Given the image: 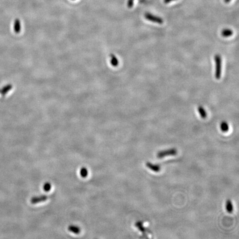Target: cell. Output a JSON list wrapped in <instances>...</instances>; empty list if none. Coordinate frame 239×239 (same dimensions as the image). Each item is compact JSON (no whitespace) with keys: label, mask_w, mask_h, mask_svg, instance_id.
I'll use <instances>...</instances> for the list:
<instances>
[{"label":"cell","mask_w":239,"mask_h":239,"mask_svg":"<svg viewBox=\"0 0 239 239\" xmlns=\"http://www.w3.org/2000/svg\"><path fill=\"white\" fill-rule=\"evenodd\" d=\"M232 34H233V32L232 30L230 29H224L221 32V35L223 37H230L231 36H232Z\"/></svg>","instance_id":"cell-8"},{"label":"cell","mask_w":239,"mask_h":239,"mask_svg":"<svg viewBox=\"0 0 239 239\" xmlns=\"http://www.w3.org/2000/svg\"><path fill=\"white\" fill-rule=\"evenodd\" d=\"M146 165L149 170L154 171L155 172H158L159 170H161L160 166L157 165V164H153L150 162H147L146 163Z\"/></svg>","instance_id":"cell-5"},{"label":"cell","mask_w":239,"mask_h":239,"mask_svg":"<svg viewBox=\"0 0 239 239\" xmlns=\"http://www.w3.org/2000/svg\"><path fill=\"white\" fill-rule=\"evenodd\" d=\"M48 199V197L46 196H41L39 197H33L31 200V203H32L33 204H37L38 203L42 202H44V201H46Z\"/></svg>","instance_id":"cell-4"},{"label":"cell","mask_w":239,"mask_h":239,"mask_svg":"<svg viewBox=\"0 0 239 239\" xmlns=\"http://www.w3.org/2000/svg\"><path fill=\"white\" fill-rule=\"evenodd\" d=\"M175 1V0H164V3H170L172 1Z\"/></svg>","instance_id":"cell-17"},{"label":"cell","mask_w":239,"mask_h":239,"mask_svg":"<svg viewBox=\"0 0 239 239\" xmlns=\"http://www.w3.org/2000/svg\"><path fill=\"white\" fill-rule=\"evenodd\" d=\"M177 153V149L175 148H170V149H167V150L158 152L157 154V157L158 158H161L169 156H175Z\"/></svg>","instance_id":"cell-2"},{"label":"cell","mask_w":239,"mask_h":239,"mask_svg":"<svg viewBox=\"0 0 239 239\" xmlns=\"http://www.w3.org/2000/svg\"><path fill=\"white\" fill-rule=\"evenodd\" d=\"M68 230L75 234H78L81 232V229L77 226L70 225L68 227Z\"/></svg>","instance_id":"cell-7"},{"label":"cell","mask_w":239,"mask_h":239,"mask_svg":"<svg viewBox=\"0 0 239 239\" xmlns=\"http://www.w3.org/2000/svg\"><path fill=\"white\" fill-rule=\"evenodd\" d=\"M135 226H136V228H138V230H140L141 232H142L143 234H145L146 232H147V231L150 232L149 231H147V229L145 228V227L143 226V223H142V222H141V221H138V222L136 223V224H135Z\"/></svg>","instance_id":"cell-6"},{"label":"cell","mask_w":239,"mask_h":239,"mask_svg":"<svg viewBox=\"0 0 239 239\" xmlns=\"http://www.w3.org/2000/svg\"><path fill=\"white\" fill-rule=\"evenodd\" d=\"M133 1H134V0H129V1H128V2H127V6H128L129 8H131V7L133 6Z\"/></svg>","instance_id":"cell-16"},{"label":"cell","mask_w":239,"mask_h":239,"mask_svg":"<svg viewBox=\"0 0 239 239\" xmlns=\"http://www.w3.org/2000/svg\"><path fill=\"white\" fill-rule=\"evenodd\" d=\"M14 30L16 32L19 33L20 31V22L19 19H16L15 21V23H14Z\"/></svg>","instance_id":"cell-13"},{"label":"cell","mask_w":239,"mask_h":239,"mask_svg":"<svg viewBox=\"0 0 239 239\" xmlns=\"http://www.w3.org/2000/svg\"><path fill=\"white\" fill-rule=\"evenodd\" d=\"M111 64L114 66H117L118 65V60H117V58H116L114 55H111Z\"/></svg>","instance_id":"cell-14"},{"label":"cell","mask_w":239,"mask_h":239,"mask_svg":"<svg viewBox=\"0 0 239 239\" xmlns=\"http://www.w3.org/2000/svg\"><path fill=\"white\" fill-rule=\"evenodd\" d=\"M145 19H147V20L153 22L154 23H158V24H162L163 21L162 19L159 17L156 16L149 13H146L145 14Z\"/></svg>","instance_id":"cell-3"},{"label":"cell","mask_w":239,"mask_h":239,"mask_svg":"<svg viewBox=\"0 0 239 239\" xmlns=\"http://www.w3.org/2000/svg\"><path fill=\"white\" fill-rule=\"evenodd\" d=\"M215 76L217 79L220 78L221 73V59L220 56L216 54L215 55Z\"/></svg>","instance_id":"cell-1"},{"label":"cell","mask_w":239,"mask_h":239,"mask_svg":"<svg viewBox=\"0 0 239 239\" xmlns=\"http://www.w3.org/2000/svg\"><path fill=\"white\" fill-rule=\"evenodd\" d=\"M80 173H81V176L83 178H86L88 175V171H87L86 168H82L80 171Z\"/></svg>","instance_id":"cell-12"},{"label":"cell","mask_w":239,"mask_h":239,"mask_svg":"<svg viewBox=\"0 0 239 239\" xmlns=\"http://www.w3.org/2000/svg\"><path fill=\"white\" fill-rule=\"evenodd\" d=\"M231 1V0H224V2L225 3H229Z\"/></svg>","instance_id":"cell-18"},{"label":"cell","mask_w":239,"mask_h":239,"mask_svg":"<svg viewBox=\"0 0 239 239\" xmlns=\"http://www.w3.org/2000/svg\"><path fill=\"white\" fill-rule=\"evenodd\" d=\"M226 209L228 213H231L233 211V205H232V202L230 200H227L226 203Z\"/></svg>","instance_id":"cell-10"},{"label":"cell","mask_w":239,"mask_h":239,"mask_svg":"<svg viewBox=\"0 0 239 239\" xmlns=\"http://www.w3.org/2000/svg\"><path fill=\"white\" fill-rule=\"evenodd\" d=\"M198 110L199 113L200 114L201 117L203 119H205L207 116V113L205 110L204 108H203L202 106H199L198 108Z\"/></svg>","instance_id":"cell-11"},{"label":"cell","mask_w":239,"mask_h":239,"mask_svg":"<svg viewBox=\"0 0 239 239\" xmlns=\"http://www.w3.org/2000/svg\"><path fill=\"white\" fill-rule=\"evenodd\" d=\"M51 184L49 183H46L45 184H44V191H46V192H49L51 190Z\"/></svg>","instance_id":"cell-15"},{"label":"cell","mask_w":239,"mask_h":239,"mask_svg":"<svg viewBox=\"0 0 239 239\" xmlns=\"http://www.w3.org/2000/svg\"><path fill=\"white\" fill-rule=\"evenodd\" d=\"M220 127L221 130L224 132H227L229 129V127L228 123L225 121H223V122H221Z\"/></svg>","instance_id":"cell-9"}]
</instances>
